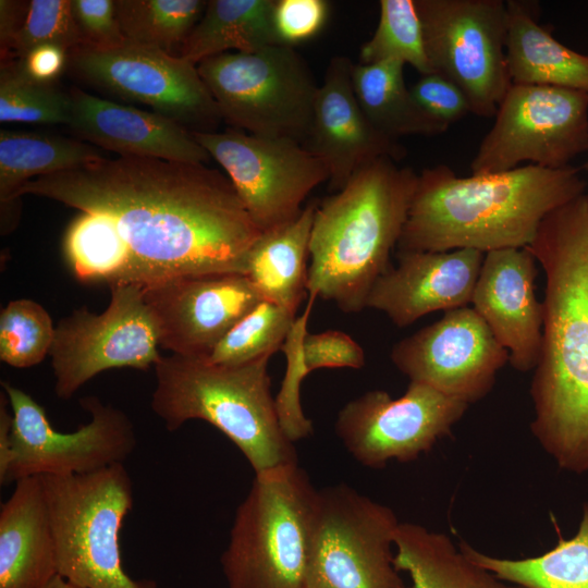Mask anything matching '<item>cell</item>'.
<instances>
[{
  "label": "cell",
  "instance_id": "cell-1",
  "mask_svg": "<svg viewBox=\"0 0 588 588\" xmlns=\"http://www.w3.org/2000/svg\"><path fill=\"white\" fill-rule=\"evenodd\" d=\"M75 208L65 260L82 282L134 284L246 272L262 233L226 174L203 163L119 157L35 177L15 194Z\"/></svg>",
  "mask_w": 588,
  "mask_h": 588
},
{
  "label": "cell",
  "instance_id": "cell-2",
  "mask_svg": "<svg viewBox=\"0 0 588 588\" xmlns=\"http://www.w3.org/2000/svg\"><path fill=\"white\" fill-rule=\"evenodd\" d=\"M546 274L530 430L560 469L588 473V193L555 209L527 247Z\"/></svg>",
  "mask_w": 588,
  "mask_h": 588
},
{
  "label": "cell",
  "instance_id": "cell-3",
  "mask_svg": "<svg viewBox=\"0 0 588 588\" xmlns=\"http://www.w3.org/2000/svg\"><path fill=\"white\" fill-rule=\"evenodd\" d=\"M586 181L572 166L534 164L461 177L445 164L426 168L397 252L482 253L528 247L543 219L585 193Z\"/></svg>",
  "mask_w": 588,
  "mask_h": 588
},
{
  "label": "cell",
  "instance_id": "cell-4",
  "mask_svg": "<svg viewBox=\"0 0 588 588\" xmlns=\"http://www.w3.org/2000/svg\"><path fill=\"white\" fill-rule=\"evenodd\" d=\"M418 174L379 158L359 171L315 213L307 291L342 311L366 308L377 280L390 268L417 187Z\"/></svg>",
  "mask_w": 588,
  "mask_h": 588
},
{
  "label": "cell",
  "instance_id": "cell-5",
  "mask_svg": "<svg viewBox=\"0 0 588 588\" xmlns=\"http://www.w3.org/2000/svg\"><path fill=\"white\" fill-rule=\"evenodd\" d=\"M269 356L240 366L206 358L161 356L156 363L151 409L169 431L200 419L226 436L255 474L297 463L271 393Z\"/></svg>",
  "mask_w": 588,
  "mask_h": 588
},
{
  "label": "cell",
  "instance_id": "cell-6",
  "mask_svg": "<svg viewBox=\"0 0 588 588\" xmlns=\"http://www.w3.org/2000/svg\"><path fill=\"white\" fill-rule=\"evenodd\" d=\"M317 501L297 463L255 474L221 555L228 588H307Z\"/></svg>",
  "mask_w": 588,
  "mask_h": 588
},
{
  "label": "cell",
  "instance_id": "cell-7",
  "mask_svg": "<svg viewBox=\"0 0 588 588\" xmlns=\"http://www.w3.org/2000/svg\"><path fill=\"white\" fill-rule=\"evenodd\" d=\"M58 575L83 588H157L123 568L120 532L133 507L124 463L72 476H40Z\"/></svg>",
  "mask_w": 588,
  "mask_h": 588
},
{
  "label": "cell",
  "instance_id": "cell-8",
  "mask_svg": "<svg viewBox=\"0 0 588 588\" xmlns=\"http://www.w3.org/2000/svg\"><path fill=\"white\" fill-rule=\"evenodd\" d=\"M0 483L27 477L89 474L124 463L134 452V425L121 409L96 396L81 400L90 420L73 432L53 429L45 408L29 394L2 381Z\"/></svg>",
  "mask_w": 588,
  "mask_h": 588
},
{
  "label": "cell",
  "instance_id": "cell-9",
  "mask_svg": "<svg viewBox=\"0 0 588 588\" xmlns=\"http://www.w3.org/2000/svg\"><path fill=\"white\" fill-rule=\"evenodd\" d=\"M197 70L222 121L253 135L303 145L319 85L293 47L225 52L203 60Z\"/></svg>",
  "mask_w": 588,
  "mask_h": 588
},
{
  "label": "cell",
  "instance_id": "cell-10",
  "mask_svg": "<svg viewBox=\"0 0 588 588\" xmlns=\"http://www.w3.org/2000/svg\"><path fill=\"white\" fill-rule=\"evenodd\" d=\"M400 523L345 483L318 490L307 588H409L394 563Z\"/></svg>",
  "mask_w": 588,
  "mask_h": 588
},
{
  "label": "cell",
  "instance_id": "cell-11",
  "mask_svg": "<svg viewBox=\"0 0 588 588\" xmlns=\"http://www.w3.org/2000/svg\"><path fill=\"white\" fill-rule=\"evenodd\" d=\"M588 151V95L574 89L512 84L470 162L471 174L504 172L520 162L569 166Z\"/></svg>",
  "mask_w": 588,
  "mask_h": 588
},
{
  "label": "cell",
  "instance_id": "cell-12",
  "mask_svg": "<svg viewBox=\"0 0 588 588\" xmlns=\"http://www.w3.org/2000/svg\"><path fill=\"white\" fill-rule=\"evenodd\" d=\"M432 71L455 83L473 114L493 118L512 85L506 1L414 0Z\"/></svg>",
  "mask_w": 588,
  "mask_h": 588
},
{
  "label": "cell",
  "instance_id": "cell-13",
  "mask_svg": "<svg viewBox=\"0 0 588 588\" xmlns=\"http://www.w3.org/2000/svg\"><path fill=\"white\" fill-rule=\"evenodd\" d=\"M70 70L90 86L148 106L191 132H215L222 121L197 65L128 39L111 47L69 51Z\"/></svg>",
  "mask_w": 588,
  "mask_h": 588
},
{
  "label": "cell",
  "instance_id": "cell-14",
  "mask_svg": "<svg viewBox=\"0 0 588 588\" xmlns=\"http://www.w3.org/2000/svg\"><path fill=\"white\" fill-rule=\"evenodd\" d=\"M110 303L101 314L75 309L56 327L49 352L54 392L71 399L96 375L112 368L146 370L161 358L159 328L134 284H112Z\"/></svg>",
  "mask_w": 588,
  "mask_h": 588
},
{
  "label": "cell",
  "instance_id": "cell-15",
  "mask_svg": "<svg viewBox=\"0 0 588 588\" xmlns=\"http://www.w3.org/2000/svg\"><path fill=\"white\" fill-rule=\"evenodd\" d=\"M192 134L224 170L261 232L296 218L309 193L329 181L326 166L298 142L233 127Z\"/></svg>",
  "mask_w": 588,
  "mask_h": 588
},
{
  "label": "cell",
  "instance_id": "cell-16",
  "mask_svg": "<svg viewBox=\"0 0 588 588\" xmlns=\"http://www.w3.org/2000/svg\"><path fill=\"white\" fill-rule=\"evenodd\" d=\"M468 406L411 381L397 399L371 390L347 402L338 413L335 432L358 463L380 469L392 460L412 462L430 451L451 433Z\"/></svg>",
  "mask_w": 588,
  "mask_h": 588
},
{
  "label": "cell",
  "instance_id": "cell-17",
  "mask_svg": "<svg viewBox=\"0 0 588 588\" xmlns=\"http://www.w3.org/2000/svg\"><path fill=\"white\" fill-rule=\"evenodd\" d=\"M390 358L411 381L469 405L491 391L509 352L466 306L445 311L440 320L399 341Z\"/></svg>",
  "mask_w": 588,
  "mask_h": 588
},
{
  "label": "cell",
  "instance_id": "cell-18",
  "mask_svg": "<svg viewBox=\"0 0 588 588\" xmlns=\"http://www.w3.org/2000/svg\"><path fill=\"white\" fill-rule=\"evenodd\" d=\"M159 328L160 348L207 358L220 340L264 301L246 274L204 273L143 289Z\"/></svg>",
  "mask_w": 588,
  "mask_h": 588
},
{
  "label": "cell",
  "instance_id": "cell-19",
  "mask_svg": "<svg viewBox=\"0 0 588 588\" xmlns=\"http://www.w3.org/2000/svg\"><path fill=\"white\" fill-rule=\"evenodd\" d=\"M353 64L344 56L329 61L303 143L326 166L335 192L371 161L383 157L396 161L406 155L399 140L381 134L364 113L353 88Z\"/></svg>",
  "mask_w": 588,
  "mask_h": 588
},
{
  "label": "cell",
  "instance_id": "cell-20",
  "mask_svg": "<svg viewBox=\"0 0 588 588\" xmlns=\"http://www.w3.org/2000/svg\"><path fill=\"white\" fill-rule=\"evenodd\" d=\"M536 275V257L527 247L488 252L471 297L520 372L535 369L541 347L544 310L535 293Z\"/></svg>",
  "mask_w": 588,
  "mask_h": 588
},
{
  "label": "cell",
  "instance_id": "cell-21",
  "mask_svg": "<svg viewBox=\"0 0 588 588\" xmlns=\"http://www.w3.org/2000/svg\"><path fill=\"white\" fill-rule=\"evenodd\" d=\"M397 266L375 283L366 307L384 313L403 328L430 313L471 303L485 253L471 248L397 252Z\"/></svg>",
  "mask_w": 588,
  "mask_h": 588
},
{
  "label": "cell",
  "instance_id": "cell-22",
  "mask_svg": "<svg viewBox=\"0 0 588 588\" xmlns=\"http://www.w3.org/2000/svg\"><path fill=\"white\" fill-rule=\"evenodd\" d=\"M68 126L79 138L120 157L207 163L211 157L192 132L154 111L107 100L78 87L69 91Z\"/></svg>",
  "mask_w": 588,
  "mask_h": 588
},
{
  "label": "cell",
  "instance_id": "cell-23",
  "mask_svg": "<svg viewBox=\"0 0 588 588\" xmlns=\"http://www.w3.org/2000/svg\"><path fill=\"white\" fill-rule=\"evenodd\" d=\"M57 575L42 482L23 478L0 510V588H41Z\"/></svg>",
  "mask_w": 588,
  "mask_h": 588
},
{
  "label": "cell",
  "instance_id": "cell-24",
  "mask_svg": "<svg viewBox=\"0 0 588 588\" xmlns=\"http://www.w3.org/2000/svg\"><path fill=\"white\" fill-rule=\"evenodd\" d=\"M505 56L512 84L562 87L588 95V54L555 39L525 1H506Z\"/></svg>",
  "mask_w": 588,
  "mask_h": 588
},
{
  "label": "cell",
  "instance_id": "cell-25",
  "mask_svg": "<svg viewBox=\"0 0 588 588\" xmlns=\"http://www.w3.org/2000/svg\"><path fill=\"white\" fill-rule=\"evenodd\" d=\"M317 206L314 201L293 220L262 232L247 257L245 274L264 301L295 314L308 293L307 260Z\"/></svg>",
  "mask_w": 588,
  "mask_h": 588
},
{
  "label": "cell",
  "instance_id": "cell-26",
  "mask_svg": "<svg viewBox=\"0 0 588 588\" xmlns=\"http://www.w3.org/2000/svg\"><path fill=\"white\" fill-rule=\"evenodd\" d=\"M394 563L411 588H504L505 583L469 559L452 539L415 523H400Z\"/></svg>",
  "mask_w": 588,
  "mask_h": 588
},
{
  "label": "cell",
  "instance_id": "cell-27",
  "mask_svg": "<svg viewBox=\"0 0 588 588\" xmlns=\"http://www.w3.org/2000/svg\"><path fill=\"white\" fill-rule=\"evenodd\" d=\"M275 0H210L180 47L179 56L198 64L221 53L256 52L281 45L273 24Z\"/></svg>",
  "mask_w": 588,
  "mask_h": 588
},
{
  "label": "cell",
  "instance_id": "cell-28",
  "mask_svg": "<svg viewBox=\"0 0 588 588\" xmlns=\"http://www.w3.org/2000/svg\"><path fill=\"white\" fill-rule=\"evenodd\" d=\"M404 65L399 60L353 64V88L364 113L376 130L394 140L445 133L449 125L429 115L406 87Z\"/></svg>",
  "mask_w": 588,
  "mask_h": 588
},
{
  "label": "cell",
  "instance_id": "cell-29",
  "mask_svg": "<svg viewBox=\"0 0 588 588\" xmlns=\"http://www.w3.org/2000/svg\"><path fill=\"white\" fill-rule=\"evenodd\" d=\"M105 158L81 140L26 131L0 130L1 210L15 207L16 192L28 181Z\"/></svg>",
  "mask_w": 588,
  "mask_h": 588
},
{
  "label": "cell",
  "instance_id": "cell-30",
  "mask_svg": "<svg viewBox=\"0 0 588 588\" xmlns=\"http://www.w3.org/2000/svg\"><path fill=\"white\" fill-rule=\"evenodd\" d=\"M460 549L500 580L529 588H588V501L583 504L576 534L549 551L507 559L483 553L462 541Z\"/></svg>",
  "mask_w": 588,
  "mask_h": 588
},
{
  "label": "cell",
  "instance_id": "cell-31",
  "mask_svg": "<svg viewBox=\"0 0 588 588\" xmlns=\"http://www.w3.org/2000/svg\"><path fill=\"white\" fill-rule=\"evenodd\" d=\"M123 36L167 52L181 47L206 9L201 0H114Z\"/></svg>",
  "mask_w": 588,
  "mask_h": 588
},
{
  "label": "cell",
  "instance_id": "cell-32",
  "mask_svg": "<svg viewBox=\"0 0 588 588\" xmlns=\"http://www.w3.org/2000/svg\"><path fill=\"white\" fill-rule=\"evenodd\" d=\"M378 25L360 48L359 63L399 60L420 75L433 73L414 0H381Z\"/></svg>",
  "mask_w": 588,
  "mask_h": 588
},
{
  "label": "cell",
  "instance_id": "cell-33",
  "mask_svg": "<svg viewBox=\"0 0 588 588\" xmlns=\"http://www.w3.org/2000/svg\"><path fill=\"white\" fill-rule=\"evenodd\" d=\"M71 99L53 83L30 77L17 59L0 64L1 123L69 124Z\"/></svg>",
  "mask_w": 588,
  "mask_h": 588
},
{
  "label": "cell",
  "instance_id": "cell-34",
  "mask_svg": "<svg viewBox=\"0 0 588 588\" xmlns=\"http://www.w3.org/2000/svg\"><path fill=\"white\" fill-rule=\"evenodd\" d=\"M295 319V313L262 301L234 324L206 359L218 365L240 366L270 357L281 348Z\"/></svg>",
  "mask_w": 588,
  "mask_h": 588
},
{
  "label": "cell",
  "instance_id": "cell-35",
  "mask_svg": "<svg viewBox=\"0 0 588 588\" xmlns=\"http://www.w3.org/2000/svg\"><path fill=\"white\" fill-rule=\"evenodd\" d=\"M56 327L48 311L26 298L11 301L0 313V359L28 368L49 355Z\"/></svg>",
  "mask_w": 588,
  "mask_h": 588
},
{
  "label": "cell",
  "instance_id": "cell-36",
  "mask_svg": "<svg viewBox=\"0 0 588 588\" xmlns=\"http://www.w3.org/2000/svg\"><path fill=\"white\" fill-rule=\"evenodd\" d=\"M314 301L310 297L304 313L296 317L280 348L286 358V369L274 404L281 428L294 443L313 433V422L302 408L299 390L303 379L310 372L305 363L304 339Z\"/></svg>",
  "mask_w": 588,
  "mask_h": 588
},
{
  "label": "cell",
  "instance_id": "cell-37",
  "mask_svg": "<svg viewBox=\"0 0 588 588\" xmlns=\"http://www.w3.org/2000/svg\"><path fill=\"white\" fill-rule=\"evenodd\" d=\"M42 45L60 46L68 51L82 45L72 0L27 1L22 26L4 60L21 59L33 48Z\"/></svg>",
  "mask_w": 588,
  "mask_h": 588
},
{
  "label": "cell",
  "instance_id": "cell-38",
  "mask_svg": "<svg viewBox=\"0 0 588 588\" xmlns=\"http://www.w3.org/2000/svg\"><path fill=\"white\" fill-rule=\"evenodd\" d=\"M326 0H275L273 24L281 45L293 47L316 36L327 23Z\"/></svg>",
  "mask_w": 588,
  "mask_h": 588
},
{
  "label": "cell",
  "instance_id": "cell-39",
  "mask_svg": "<svg viewBox=\"0 0 588 588\" xmlns=\"http://www.w3.org/2000/svg\"><path fill=\"white\" fill-rule=\"evenodd\" d=\"M409 90L429 115L449 126L471 113L462 89L439 73L421 75Z\"/></svg>",
  "mask_w": 588,
  "mask_h": 588
},
{
  "label": "cell",
  "instance_id": "cell-40",
  "mask_svg": "<svg viewBox=\"0 0 588 588\" xmlns=\"http://www.w3.org/2000/svg\"><path fill=\"white\" fill-rule=\"evenodd\" d=\"M304 356L308 370L319 368H362L365 365L363 347L348 334L328 330L308 333L304 339Z\"/></svg>",
  "mask_w": 588,
  "mask_h": 588
},
{
  "label": "cell",
  "instance_id": "cell-41",
  "mask_svg": "<svg viewBox=\"0 0 588 588\" xmlns=\"http://www.w3.org/2000/svg\"><path fill=\"white\" fill-rule=\"evenodd\" d=\"M81 46L111 47L123 42L113 0H72ZM79 47V46H78Z\"/></svg>",
  "mask_w": 588,
  "mask_h": 588
},
{
  "label": "cell",
  "instance_id": "cell-42",
  "mask_svg": "<svg viewBox=\"0 0 588 588\" xmlns=\"http://www.w3.org/2000/svg\"><path fill=\"white\" fill-rule=\"evenodd\" d=\"M17 60L30 77L53 83L68 66L69 51L60 46L42 45L33 48Z\"/></svg>",
  "mask_w": 588,
  "mask_h": 588
},
{
  "label": "cell",
  "instance_id": "cell-43",
  "mask_svg": "<svg viewBox=\"0 0 588 588\" xmlns=\"http://www.w3.org/2000/svg\"><path fill=\"white\" fill-rule=\"evenodd\" d=\"M27 8V1H0V51L1 60L9 57Z\"/></svg>",
  "mask_w": 588,
  "mask_h": 588
},
{
  "label": "cell",
  "instance_id": "cell-44",
  "mask_svg": "<svg viewBox=\"0 0 588 588\" xmlns=\"http://www.w3.org/2000/svg\"><path fill=\"white\" fill-rule=\"evenodd\" d=\"M41 588H83V587L76 586L70 583L69 580L64 579L63 577L57 575Z\"/></svg>",
  "mask_w": 588,
  "mask_h": 588
},
{
  "label": "cell",
  "instance_id": "cell-45",
  "mask_svg": "<svg viewBox=\"0 0 588 588\" xmlns=\"http://www.w3.org/2000/svg\"><path fill=\"white\" fill-rule=\"evenodd\" d=\"M504 588H529V587L522 586V585H516V584H507V583H505Z\"/></svg>",
  "mask_w": 588,
  "mask_h": 588
},
{
  "label": "cell",
  "instance_id": "cell-46",
  "mask_svg": "<svg viewBox=\"0 0 588 588\" xmlns=\"http://www.w3.org/2000/svg\"><path fill=\"white\" fill-rule=\"evenodd\" d=\"M587 154H588V151H587ZM585 168H586V170H588V158H587V162L585 164Z\"/></svg>",
  "mask_w": 588,
  "mask_h": 588
}]
</instances>
